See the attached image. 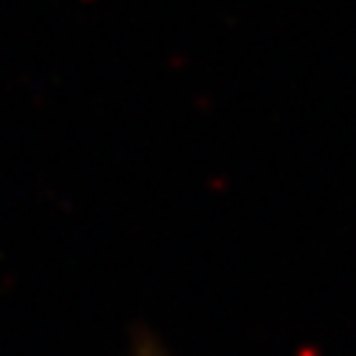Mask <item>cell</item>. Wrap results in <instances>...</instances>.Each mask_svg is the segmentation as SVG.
<instances>
[{
	"instance_id": "obj_1",
	"label": "cell",
	"mask_w": 356,
	"mask_h": 356,
	"mask_svg": "<svg viewBox=\"0 0 356 356\" xmlns=\"http://www.w3.org/2000/svg\"><path fill=\"white\" fill-rule=\"evenodd\" d=\"M138 356H163V350L157 345H152V342H143L140 350H138Z\"/></svg>"
}]
</instances>
